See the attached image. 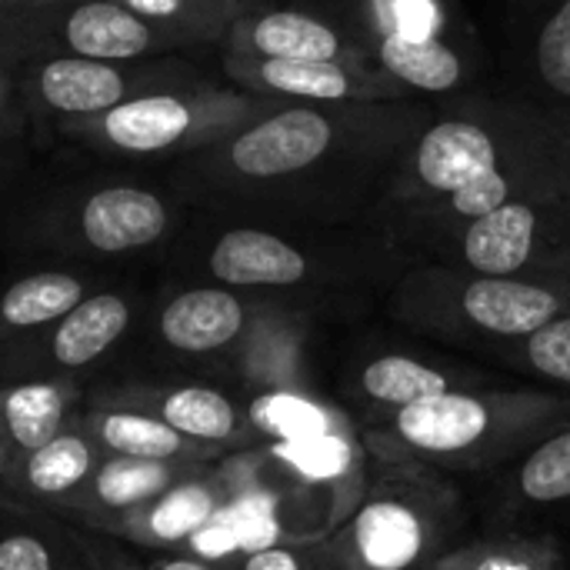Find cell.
Listing matches in <instances>:
<instances>
[{
    "label": "cell",
    "instance_id": "27",
    "mask_svg": "<svg viewBox=\"0 0 570 570\" xmlns=\"http://www.w3.org/2000/svg\"><path fill=\"white\" fill-rule=\"evenodd\" d=\"M40 94L63 114H107L124 100V77L104 60L60 57L40 70Z\"/></svg>",
    "mask_w": 570,
    "mask_h": 570
},
{
    "label": "cell",
    "instance_id": "15",
    "mask_svg": "<svg viewBox=\"0 0 570 570\" xmlns=\"http://www.w3.org/2000/svg\"><path fill=\"white\" fill-rule=\"evenodd\" d=\"M304 324L297 314L261 307L247 337L220 361L240 387H257L271 397L304 394V357H301Z\"/></svg>",
    "mask_w": 570,
    "mask_h": 570
},
{
    "label": "cell",
    "instance_id": "13",
    "mask_svg": "<svg viewBox=\"0 0 570 570\" xmlns=\"http://www.w3.org/2000/svg\"><path fill=\"white\" fill-rule=\"evenodd\" d=\"M100 461H104V451L94 444V438L83 428V417L77 414L43 448L10 458L0 491L23 504L60 514L80 498V491L90 484Z\"/></svg>",
    "mask_w": 570,
    "mask_h": 570
},
{
    "label": "cell",
    "instance_id": "1",
    "mask_svg": "<svg viewBox=\"0 0 570 570\" xmlns=\"http://www.w3.org/2000/svg\"><path fill=\"white\" fill-rule=\"evenodd\" d=\"M564 140H570V117L521 97L518 90H468L441 100L434 117L401 154L384 194L364 217V230L391 247L394 237L434 204L521 154Z\"/></svg>",
    "mask_w": 570,
    "mask_h": 570
},
{
    "label": "cell",
    "instance_id": "31",
    "mask_svg": "<svg viewBox=\"0 0 570 570\" xmlns=\"http://www.w3.org/2000/svg\"><path fill=\"white\" fill-rule=\"evenodd\" d=\"M230 570H324L321 568V538L311 541H281L244 554Z\"/></svg>",
    "mask_w": 570,
    "mask_h": 570
},
{
    "label": "cell",
    "instance_id": "23",
    "mask_svg": "<svg viewBox=\"0 0 570 570\" xmlns=\"http://www.w3.org/2000/svg\"><path fill=\"white\" fill-rule=\"evenodd\" d=\"M90 291L80 274L70 271H37L0 291V344L27 337L40 327H50L70 314Z\"/></svg>",
    "mask_w": 570,
    "mask_h": 570
},
{
    "label": "cell",
    "instance_id": "18",
    "mask_svg": "<svg viewBox=\"0 0 570 570\" xmlns=\"http://www.w3.org/2000/svg\"><path fill=\"white\" fill-rule=\"evenodd\" d=\"M371 63L424 100H451L474 83V53L464 40L374 37Z\"/></svg>",
    "mask_w": 570,
    "mask_h": 570
},
{
    "label": "cell",
    "instance_id": "11",
    "mask_svg": "<svg viewBox=\"0 0 570 570\" xmlns=\"http://www.w3.org/2000/svg\"><path fill=\"white\" fill-rule=\"evenodd\" d=\"M474 387H494V381L484 371L458 361H424L401 351L374 354L354 371L347 384L351 401L361 411V424L387 417L401 407L421 404L438 394L474 391Z\"/></svg>",
    "mask_w": 570,
    "mask_h": 570
},
{
    "label": "cell",
    "instance_id": "34",
    "mask_svg": "<svg viewBox=\"0 0 570 570\" xmlns=\"http://www.w3.org/2000/svg\"><path fill=\"white\" fill-rule=\"evenodd\" d=\"M7 464H10V454H7V448H3V441H0V481H3V474H7Z\"/></svg>",
    "mask_w": 570,
    "mask_h": 570
},
{
    "label": "cell",
    "instance_id": "21",
    "mask_svg": "<svg viewBox=\"0 0 570 570\" xmlns=\"http://www.w3.org/2000/svg\"><path fill=\"white\" fill-rule=\"evenodd\" d=\"M250 50L261 60H344V63H371V47L364 37L341 30L337 23L301 13V10H274L250 23ZM374 67V63H371Z\"/></svg>",
    "mask_w": 570,
    "mask_h": 570
},
{
    "label": "cell",
    "instance_id": "33",
    "mask_svg": "<svg viewBox=\"0 0 570 570\" xmlns=\"http://www.w3.org/2000/svg\"><path fill=\"white\" fill-rule=\"evenodd\" d=\"M124 3H127V10L147 13V17H170L180 7V0H124Z\"/></svg>",
    "mask_w": 570,
    "mask_h": 570
},
{
    "label": "cell",
    "instance_id": "29",
    "mask_svg": "<svg viewBox=\"0 0 570 570\" xmlns=\"http://www.w3.org/2000/svg\"><path fill=\"white\" fill-rule=\"evenodd\" d=\"M374 37L458 40V23L448 0H367V47Z\"/></svg>",
    "mask_w": 570,
    "mask_h": 570
},
{
    "label": "cell",
    "instance_id": "4",
    "mask_svg": "<svg viewBox=\"0 0 570 570\" xmlns=\"http://www.w3.org/2000/svg\"><path fill=\"white\" fill-rule=\"evenodd\" d=\"M468 508L448 474L377 464L351 514L321 538L324 570H428L464 541Z\"/></svg>",
    "mask_w": 570,
    "mask_h": 570
},
{
    "label": "cell",
    "instance_id": "26",
    "mask_svg": "<svg viewBox=\"0 0 570 570\" xmlns=\"http://www.w3.org/2000/svg\"><path fill=\"white\" fill-rule=\"evenodd\" d=\"M194 124V114L184 100L170 94L137 97L127 104H117L104 114V134L120 150L130 154H154L170 144H177Z\"/></svg>",
    "mask_w": 570,
    "mask_h": 570
},
{
    "label": "cell",
    "instance_id": "10",
    "mask_svg": "<svg viewBox=\"0 0 570 570\" xmlns=\"http://www.w3.org/2000/svg\"><path fill=\"white\" fill-rule=\"evenodd\" d=\"M264 304L220 284L184 287L167 297L154 317V337L164 351L190 361H224L250 331Z\"/></svg>",
    "mask_w": 570,
    "mask_h": 570
},
{
    "label": "cell",
    "instance_id": "36",
    "mask_svg": "<svg viewBox=\"0 0 570 570\" xmlns=\"http://www.w3.org/2000/svg\"><path fill=\"white\" fill-rule=\"evenodd\" d=\"M77 3H90V0H77Z\"/></svg>",
    "mask_w": 570,
    "mask_h": 570
},
{
    "label": "cell",
    "instance_id": "25",
    "mask_svg": "<svg viewBox=\"0 0 570 570\" xmlns=\"http://www.w3.org/2000/svg\"><path fill=\"white\" fill-rule=\"evenodd\" d=\"M67 43L87 60H124L140 57L154 43L147 20L120 3L90 0L67 17Z\"/></svg>",
    "mask_w": 570,
    "mask_h": 570
},
{
    "label": "cell",
    "instance_id": "32",
    "mask_svg": "<svg viewBox=\"0 0 570 570\" xmlns=\"http://www.w3.org/2000/svg\"><path fill=\"white\" fill-rule=\"evenodd\" d=\"M144 570H230V564H214V561H200V558H187V554H160Z\"/></svg>",
    "mask_w": 570,
    "mask_h": 570
},
{
    "label": "cell",
    "instance_id": "12",
    "mask_svg": "<svg viewBox=\"0 0 570 570\" xmlns=\"http://www.w3.org/2000/svg\"><path fill=\"white\" fill-rule=\"evenodd\" d=\"M204 468H210V464H160V461H130V458H107L104 454L90 484L57 518L114 538V531L130 514L154 504L170 488H177L180 481H187L190 474H197Z\"/></svg>",
    "mask_w": 570,
    "mask_h": 570
},
{
    "label": "cell",
    "instance_id": "17",
    "mask_svg": "<svg viewBox=\"0 0 570 570\" xmlns=\"http://www.w3.org/2000/svg\"><path fill=\"white\" fill-rule=\"evenodd\" d=\"M167 204L140 187H104L77 210V237L94 254H134L164 240Z\"/></svg>",
    "mask_w": 570,
    "mask_h": 570
},
{
    "label": "cell",
    "instance_id": "35",
    "mask_svg": "<svg viewBox=\"0 0 570 570\" xmlns=\"http://www.w3.org/2000/svg\"><path fill=\"white\" fill-rule=\"evenodd\" d=\"M0 104H3V80H0Z\"/></svg>",
    "mask_w": 570,
    "mask_h": 570
},
{
    "label": "cell",
    "instance_id": "5",
    "mask_svg": "<svg viewBox=\"0 0 570 570\" xmlns=\"http://www.w3.org/2000/svg\"><path fill=\"white\" fill-rule=\"evenodd\" d=\"M214 284L230 291L304 294L337 284H394L411 264L397 257L371 230L347 254L311 250L267 227H230L204 257Z\"/></svg>",
    "mask_w": 570,
    "mask_h": 570
},
{
    "label": "cell",
    "instance_id": "30",
    "mask_svg": "<svg viewBox=\"0 0 570 570\" xmlns=\"http://www.w3.org/2000/svg\"><path fill=\"white\" fill-rule=\"evenodd\" d=\"M63 570H144V564L124 541L73 524V544Z\"/></svg>",
    "mask_w": 570,
    "mask_h": 570
},
{
    "label": "cell",
    "instance_id": "9",
    "mask_svg": "<svg viewBox=\"0 0 570 570\" xmlns=\"http://www.w3.org/2000/svg\"><path fill=\"white\" fill-rule=\"evenodd\" d=\"M504 57L521 97L570 117V0H504Z\"/></svg>",
    "mask_w": 570,
    "mask_h": 570
},
{
    "label": "cell",
    "instance_id": "20",
    "mask_svg": "<svg viewBox=\"0 0 570 570\" xmlns=\"http://www.w3.org/2000/svg\"><path fill=\"white\" fill-rule=\"evenodd\" d=\"M80 381H13L0 384V441L10 458L53 441L83 411Z\"/></svg>",
    "mask_w": 570,
    "mask_h": 570
},
{
    "label": "cell",
    "instance_id": "2",
    "mask_svg": "<svg viewBox=\"0 0 570 570\" xmlns=\"http://www.w3.org/2000/svg\"><path fill=\"white\" fill-rule=\"evenodd\" d=\"M568 421L570 394L544 387H474L364 421L361 448L374 464L488 478Z\"/></svg>",
    "mask_w": 570,
    "mask_h": 570
},
{
    "label": "cell",
    "instance_id": "19",
    "mask_svg": "<svg viewBox=\"0 0 570 570\" xmlns=\"http://www.w3.org/2000/svg\"><path fill=\"white\" fill-rule=\"evenodd\" d=\"M87 434L107 458H130V461H160V464H217L224 451L190 441L167 428L157 417L117 407H87L80 411Z\"/></svg>",
    "mask_w": 570,
    "mask_h": 570
},
{
    "label": "cell",
    "instance_id": "16",
    "mask_svg": "<svg viewBox=\"0 0 570 570\" xmlns=\"http://www.w3.org/2000/svg\"><path fill=\"white\" fill-rule=\"evenodd\" d=\"M227 501V484L224 474H214V464L190 474L177 488H170L164 498L154 504L140 508L130 514L114 538L134 548H150V551H174L184 541H190L197 531H204L224 508Z\"/></svg>",
    "mask_w": 570,
    "mask_h": 570
},
{
    "label": "cell",
    "instance_id": "14",
    "mask_svg": "<svg viewBox=\"0 0 570 570\" xmlns=\"http://www.w3.org/2000/svg\"><path fill=\"white\" fill-rule=\"evenodd\" d=\"M488 478L494 481L488 501L498 528H511V521L528 514L570 508V421Z\"/></svg>",
    "mask_w": 570,
    "mask_h": 570
},
{
    "label": "cell",
    "instance_id": "7",
    "mask_svg": "<svg viewBox=\"0 0 570 570\" xmlns=\"http://www.w3.org/2000/svg\"><path fill=\"white\" fill-rule=\"evenodd\" d=\"M137 304L120 291H94L70 314L27 337L0 344V384L80 381L134 331Z\"/></svg>",
    "mask_w": 570,
    "mask_h": 570
},
{
    "label": "cell",
    "instance_id": "6",
    "mask_svg": "<svg viewBox=\"0 0 570 570\" xmlns=\"http://www.w3.org/2000/svg\"><path fill=\"white\" fill-rule=\"evenodd\" d=\"M494 277L570 281V190L518 200L444 237L428 261Z\"/></svg>",
    "mask_w": 570,
    "mask_h": 570
},
{
    "label": "cell",
    "instance_id": "8",
    "mask_svg": "<svg viewBox=\"0 0 570 570\" xmlns=\"http://www.w3.org/2000/svg\"><path fill=\"white\" fill-rule=\"evenodd\" d=\"M87 407H117V411H137L147 417L164 421L177 434L210 444L217 451H240L250 448L261 434L254 414L224 387L200 384V381H130L120 387L94 391Z\"/></svg>",
    "mask_w": 570,
    "mask_h": 570
},
{
    "label": "cell",
    "instance_id": "24",
    "mask_svg": "<svg viewBox=\"0 0 570 570\" xmlns=\"http://www.w3.org/2000/svg\"><path fill=\"white\" fill-rule=\"evenodd\" d=\"M471 357H484L494 367L521 374L531 387L570 394V314L538 327L528 337L484 344Z\"/></svg>",
    "mask_w": 570,
    "mask_h": 570
},
{
    "label": "cell",
    "instance_id": "22",
    "mask_svg": "<svg viewBox=\"0 0 570 570\" xmlns=\"http://www.w3.org/2000/svg\"><path fill=\"white\" fill-rule=\"evenodd\" d=\"M73 524L0 491V570H63Z\"/></svg>",
    "mask_w": 570,
    "mask_h": 570
},
{
    "label": "cell",
    "instance_id": "28",
    "mask_svg": "<svg viewBox=\"0 0 570 570\" xmlns=\"http://www.w3.org/2000/svg\"><path fill=\"white\" fill-rule=\"evenodd\" d=\"M428 570H561L554 541L514 528H494L481 538L458 541Z\"/></svg>",
    "mask_w": 570,
    "mask_h": 570
},
{
    "label": "cell",
    "instance_id": "3",
    "mask_svg": "<svg viewBox=\"0 0 570 570\" xmlns=\"http://www.w3.org/2000/svg\"><path fill=\"white\" fill-rule=\"evenodd\" d=\"M570 314V281L494 277L451 264H411L387 287V317L404 331L474 354Z\"/></svg>",
    "mask_w": 570,
    "mask_h": 570
}]
</instances>
